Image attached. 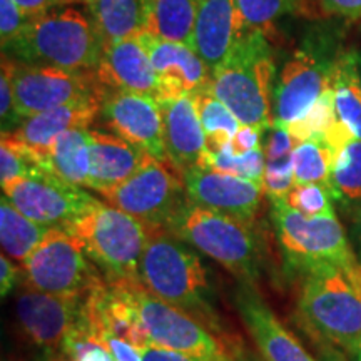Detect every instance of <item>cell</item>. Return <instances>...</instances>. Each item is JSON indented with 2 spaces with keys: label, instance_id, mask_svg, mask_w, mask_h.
<instances>
[{
  "label": "cell",
  "instance_id": "obj_1",
  "mask_svg": "<svg viewBox=\"0 0 361 361\" xmlns=\"http://www.w3.org/2000/svg\"><path fill=\"white\" fill-rule=\"evenodd\" d=\"M139 281L157 300L192 316L219 335H229L213 305L204 263L166 226L149 224L147 245L139 263Z\"/></svg>",
  "mask_w": 361,
  "mask_h": 361
},
{
  "label": "cell",
  "instance_id": "obj_2",
  "mask_svg": "<svg viewBox=\"0 0 361 361\" xmlns=\"http://www.w3.org/2000/svg\"><path fill=\"white\" fill-rule=\"evenodd\" d=\"M298 313L316 341L356 356L361 346V284L355 269L313 264L298 269Z\"/></svg>",
  "mask_w": 361,
  "mask_h": 361
},
{
  "label": "cell",
  "instance_id": "obj_3",
  "mask_svg": "<svg viewBox=\"0 0 361 361\" xmlns=\"http://www.w3.org/2000/svg\"><path fill=\"white\" fill-rule=\"evenodd\" d=\"M274 61L268 35L239 37L231 57L213 72L209 90L241 124L273 128Z\"/></svg>",
  "mask_w": 361,
  "mask_h": 361
},
{
  "label": "cell",
  "instance_id": "obj_4",
  "mask_svg": "<svg viewBox=\"0 0 361 361\" xmlns=\"http://www.w3.org/2000/svg\"><path fill=\"white\" fill-rule=\"evenodd\" d=\"M13 51L27 64L96 71L106 51L94 20L74 7L49 11L27 22Z\"/></svg>",
  "mask_w": 361,
  "mask_h": 361
},
{
  "label": "cell",
  "instance_id": "obj_5",
  "mask_svg": "<svg viewBox=\"0 0 361 361\" xmlns=\"http://www.w3.org/2000/svg\"><path fill=\"white\" fill-rule=\"evenodd\" d=\"M164 226L171 234L216 261L241 283L255 284L261 266V247L255 226L188 200Z\"/></svg>",
  "mask_w": 361,
  "mask_h": 361
},
{
  "label": "cell",
  "instance_id": "obj_6",
  "mask_svg": "<svg viewBox=\"0 0 361 361\" xmlns=\"http://www.w3.org/2000/svg\"><path fill=\"white\" fill-rule=\"evenodd\" d=\"M82 243L107 281H139L149 224L102 201H94L66 228Z\"/></svg>",
  "mask_w": 361,
  "mask_h": 361
},
{
  "label": "cell",
  "instance_id": "obj_7",
  "mask_svg": "<svg viewBox=\"0 0 361 361\" xmlns=\"http://www.w3.org/2000/svg\"><path fill=\"white\" fill-rule=\"evenodd\" d=\"M130 291L151 343L197 361H246L234 336L219 335L192 316L157 300L141 281H130Z\"/></svg>",
  "mask_w": 361,
  "mask_h": 361
},
{
  "label": "cell",
  "instance_id": "obj_8",
  "mask_svg": "<svg viewBox=\"0 0 361 361\" xmlns=\"http://www.w3.org/2000/svg\"><path fill=\"white\" fill-rule=\"evenodd\" d=\"M106 283L82 243L62 228H51L22 264V286L59 296H87Z\"/></svg>",
  "mask_w": 361,
  "mask_h": 361
},
{
  "label": "cell",
  "instance_id": "obj_9",
  "mask_svg": "<svg viewBox=\"0 0 361 361\" xmlns=\"http://www.w3.org/2000/svg\"><path fill=\"white\" fill-rule=\"evenodd\" d=\"M273 202V221L279 246L293 268L336 264L355 269L358 261L336 214L305 216L284 200Z\"/></svg>",
  "mask_w": 361,
  "mask_h": 361
},
{
  "label": "cell",
  "instance_id": "obj_10",
  "mask_svg": "<svg viewBox=\"0 0 361 361\" xmlns=\"http://www.w3.org/2000/svg\"><path fill=\"white\" fill-rule=\"evenodd\" d=\"M107 204L147 224H162L186 197L184 178L169 161L147 154L137 171L117 186L99 192Z\"/></svg>",
  "mask_w": 361,
  "mask_h": 361
},
{
  "label": "cell",
  "instance_id": "obj_11",
  "mask_svg": "<svg viewBox=\"0 0 361 361\" xmlns=\"http://www.w3.org/2000/svg\"><path fill=\"white\" fill-rule=\"evenodd\" d=\"M107 90L94 71L78 72L16 62L13 97L20 121L61 106L104 99Z\"/></svg>",
  "mask_w": 361,
  "mask_h": 361
},
{
  "label": "cell",
  "instance_id": "obj_12",
  "mask_svg": "<svg viewBox=\"0 0 361 361\" xmlns=\"http://www.w3.org/2000/svg\"><path fill=\"white\" fill-rule=\"evenodd\" d=\"M2 192L29 219L62 229L74 223L96 201L82 188L71 186L45 169L8 180L2 184Z\"/></svg>",
  "mask_w": 361,
  "mask_h": 361
},
{
  "label": "cell",
  "instance_id": "obj_13",
  "mask_svg": "<svg viewBox=\"0 0 361 361\" xmlns=\"http://www.w3.org/2000/svg\"><path fill=\"white\" fill-rule=\"evenodd\" d=\"M85 298L49 295L22 286L16 298L22 333L47 355H59L72 333L85 322Z\"/></svg>",
  "mask_w": 361,
  "mask_h": 361
},
{
  "label": "cell",
  "instance_id": "obj_14",
  "mask_svg": "<svg viewBox=\"0 0 361 361\" xmlns=\"http://www.w3.org/2000/svg\"><path fill=\"white\" fill-rule=\"evenodd\" d=\"M335 61H329L314 49H300L283 67L274 85V123L290 126L308 111L331 87Z\"/></svg>",
  "mask_w": 361,
  "mask_h": 361
},
{
  "label": "cell",
  "instance_id": "obj_15",
  "mask_svg": "<svg viewBox=\"0 0 361 361\" xmlns=\"http://www.w3.org/2000/svg\"><path fill=\"white\" fill-rule=\"evenodd\" d=\"M101 116L111 130L161 161H168L159 101L146 94L107 90Z\"/></svg>",
  "mask_w": 361,
  "mask_h": 361
},
{
  "label": "cell",
  "instance_id": "obj_16",
  "mask_svg": "<svg viewBox=\"0 0 361 361\" xmlns=\"http://www.w3.org/2000/svg\"><path fill=\"white\" fill-rule=\"evenodd\" d=\"M189 202L255 226L266 196L261 184L238 176L192 168L183 174Z\"/></svg>",
  "mask_w": 361,
  "mask_h": 361
},
{
  "label": "cell",
  "instance_id": "obj_17",
  "mask_svg": "<svg viewBox=\"0 0 361 361\" xmlns=\"http://www.w3.org/2000/svg\"><path fill=\"white\" fill-rule=\"evenodd\" d=\"M146 45L157 80V101L192 97L209 89L213 72L189 45L171 42L144 32L139 35Z\"/></svg>",
  "mask_w": 361,
  "mask_h": 361
},
{
  "label": "cell",
  "instance_id": "obj_18",
  "mask_svg": "<svg viewBox=\"0 0 361 361\" xmlns=\"http://www.w3.org/2000/svg\"><path fill=\"white\" fill-rule=\"evenodd\" d=\"M234 306L264 361H318L279 322L252 283H239Z\"/></svg>",
  "mask_w": 361,
  "mask_h": 361
},
{
  "label": "cell",
  "instance_id": "obj_19",
  "mask_svg": "<svg viewBox=\"0 0 361 361\" xmlns=\"http://www.w3.org/2000/svg\"><path fill=\"white\" fill-rule=\"evenodd\" d=\"M102 102L104 99H92V101L56 107L42 114L27 117L16 129L2 130V133H7L13 141L32 152L44 169V157L52 142L67 130L89 128L101 114Z\"/></svg>",
  "mask_w": 361,
  "mask_h": 361
},
{
  "label": "cell",
  "instance_id": "obj_20",
  "mask_svg": "<svg viewBox=\"0 0 361 361\" xmlns=\"http://www.w3.org/2000/svg\"><path fill=\"white\" fill-rule=\"evenodd\" d=\"M94 72L104 87L146 94L157 99L156 72L139 35L106 47Z\"/></svg>",
  "mask_w": 361,
  "mask_h": 361
},
{
  "label": "cell",
  "instance_id": "obj_21",
  "mask_svg": "<svg viewBox=\"0 0 361 361\" xmlns=\"http://www.w3.org/2000/svg\"><path fill=\"white\" fill-rule=\"evenodd\" d=\"M159 106L168 161L184 174L196 168L201 154L206 151V134L200 114L192 97L159 101Z\"/></svg>",
  "mask_w": 361,
  "mask_h": 361
},
{
  "label": "cell",
  "instance_id": "obj_22",
  "mask_svg": "<svg viewBox=\"0 0 361 361\" xmlns=\"http://www.w3.org/2000/svg\"><path fill=\"white\" fill-rule=\"evenodd\" d=\"M239 40L238 12L234 0H197L194 25V51L211 72L231 57Z\"/></svg>",
  "mask_w": 361,
  "mask_h": 361
},
{
  "label": "cell",
  "instance_id": "obj_23",
  "mask_svg": "<svg viewBox=\"0 0 361 361\" xmlns=\"http://www.w3.org/2000/svg\"><path fill=\"white\" fill-rule=\"evenodd\" d=\"M147 152L117 134L90 129V179L89 189L97 194L130 178Z\"/></svg>",
  "mask_w": 361,
  "mask_h": 361
},
{
  "label": "cell",
  "instance_id": "obj_24",
  "mask_svg": "<svg viewBox=\"0 0 361 361\" xmlns=\"http://www.w3.org/2000/svg\"><path fill=\"white\" fill-rule=\"evenodd\" d=\"M89 7L104 47L147 32L149 0H92Z\"/></svg>",
  "mask_w": 361,
  "mask_h": 361
},
{
  "label": "cell",
  "instance_id": "obj_25",
  "mask_svg": "<svg viewBox=\"0 0 361 361\" xmlns=\"http://www.w3.org/2000/svg\"><path fill=\"white\" fill-rule=\"evenodd\" d=\"M44 169L75 188H89L90 129H71L52 142L44 157Z\"/></svg>",
  "mask_w": 361,
  "mask_h": 361
},
{
  "label": "cell",
  "instance_id": "obj_26",
  "mask_svg": "<svg viewBox=\"0 0 361 361\" xmlns=\"http://www.w3.org/2000/svg\"><path fill=\"white\" fill-rule=\"evenodd\" d=\"M333 102L336 121L355 139H361V78L360 59L343 56L333 67Z\"/></svg>",
  "mask_w": 361,
  "mask_h": 361
},
{
  "label": "cell",
  "instance_id": "obj_27",
  "mask_svg": "<svg viewBox=\"0 0 361 361\" xmlns=\"http://www.w3.org/2000/svg\"><path fill=\"white\" fill-rule=\"evenodd\" d=\"M49 226L39 224L29 219L11 204L6 196L0 202V241H2L4 255L24 264L25 259L35 251L44 238L47 236Z\"/></svg>",
  "mask_w": 361,
  "mask_h": 361
},
{
  "label": "cell",
  "instance_id": "obj_28",
  "mask_svg": "<svg viewBox=\"0 0 361 361\" xmlns=\"http://www.w3.org/2000/svg\"><path fill=\"white\" fill-rule=\"evenodd\" d=\"M147 32L194 49L197 0H149Z\"/></svg>",
  "mask_w": 361,
  "mask_h": 361
},
{
  "label": "cell",
  "instance_id": "obj_29",
  "mask_svg": "<svg viewBox=\"0 0 361 361\" xmlns=\"http://www.w3.org/2000/svg\"><path fill=\"white\" fill-rule=\"evenodd\" d=\"M192 101L206 134V151L216 154L231 144V139L241 128V123L209 89L194 94Z\"/></svg>",
  "mask_w": 361,
  "mask_h": 361
},
{
  "label": "cell",
  "instance_id": "obj_30",
  "mask_svg": "<svg viewBox=\"0 0 361 361\" xmlns=\"http://www.w3.org/2000/svg\"><path fill=\"white\" fill-rule=\"evenodd\" d=\"M336 152L322 137L300 142L293 151L296 184H323L331 189L333 162Z\"/></svg>",
  "mask_w": 361,
  "mask_h": 361
},
{
  "label": "cell",
  "instance_id": "obj_31",
  "mask_svg": "<svg viewBox=\"0 0 361 361\" xmlns=\"http://www.w3.org/2000/svg\"><path fill=\"white\" fill-rule=\"evenodd\" d=\"M331 194L345 204L361 201V139H351L336 152Z\"/></svg>",
  "mask_w": 361,
  "mask_h": 361
},
{
  "label": "cell",
  "instance_id": "obj_32",
  "mask_svg": "<svg viewBox=\"0 0 361 361\" xmlns=\"http://www.w3.org/2000/svg\"><path fill=\"white\" fill-rule=\"evenodd\" d=\"M234 4L239 37L252 32H261L269 37L273 25L291 11L295 0H234Z\"/></svg>",
  "mask_w": 361,
  "mask_h": 361
},
{
  "label": "cell",
  "instance_id": "obj_33",
  "mask_svg": "<svg viewBox=\"0 0 361 361\" xmlns=\"http://www.w3.org/2000/svg\"><path fill=\"white\" fill-rule=\"evenodd\" d=\"M209 169L216 173L238 176V178L255 180L263 186V178L266 171V152L264 147L255 149L247 154L236 156L233 152L231 144L221 149L219 152L209 154Z\"/></svg>",
  "mask_w": 361,
  "mask_h": 361
},
{
  "label": "cell",
  "instance_id": "obj_34",
  "mask_svg": "<svg viewBox=\"0 0 361 361\" xmlns=\"http://www.w3.org/2000/svg\"><path fill=\"white\" fill-rule=\"evenodd\" d=\"M51 361H116L101 338L90 328L85 313V322L72 333L59 355H47Z\"/></svg>",
  "mask_w": 361,
  "mask_h": 361
},
{
  "label": "cell",
  "instance_id": "obj_35",
  "mask_svg": "<svg viewBox=\"0 0 361 361\" xmlns=\"http://www.w3.org/2000/svg\"><path fill=\"white\" fill-rule=\"evenodd\" d=\"M336 123L335 102H333V89L329 87L326 92L319 97V101L314 104L308 111L303 119H300L295 124L284 126L290 130L293 137L298 142L308 141V139L323 137L329 129Z\"/></svg>",
  "mask_w": 361,
  "mask_h": 361
},
{
  "label": "cell",
  "instance_id": "obj_36",
  "mask_svg": "<svg viewBox=\"0 0 361 361\" xmlns=\"http://www.w3.org/2000/svg\"><path fill=\"white\" fill-rule=\"evenodd\" d=\"M331 189L323 184H296L286 196L288 206L305 216L335 214Z\"/></svg>",
  "mask_w": 361,
  "mask_h": 361
},
{
  "label": "cell",
  "instance_id": "obj_37",
  "mask_svg": "<svg viewBox=\"0 0 361 361\" xmlns=\"http://www.w3.org/2000/svg\"><path fill=\"white\" fill-rule=\"evenodd\" d=\"M295 186L293 156L278 161H266L263 189L269 200H286V196Z\"/></svg>",
  "mask_w": 361,
  "mask_h": 361
},
{
  "label": "cell",
  "instance_id": "obj_38",
  "mask_svg": "<svg viewBox=\"0 0 361 361\" xmlns=\"http://www.w3.org/2000/svg\"><path fill=\"white\" fill-rule=\"evenodd\" d=\"M13 71H16V61L2 57V75H0V116H2V126H13V129L22 121L16 111V97H13Z\"/></svg>",
  "mask_w": 361,
  "mask_h": 361
},
{
  "label": "cell",
  "instance_id": "obj_39",
  "mask_svg": "<svg viewBox=\"0 0 361 361\" xmlns=\"http://www.w3.org/2000/svg\"><path fill=\"white\" fill-rule=\"evenodd\" d=\"M27 22L29 19L13 0H0V39H2L4 51H7L20 37Z\"/></svg>",
  "mask_w": 361,
  "mask_h": 361
},
{
  "label": "cell",
  "instance_id": "obj_40",
  "mask_svg": "<svg viewBox=\"0 0 361 361\" xmlns=\"http://www.w3.org/2000/svg\"><path fill=\"white\" fill-rule=\"evenodd\" d=\"M298 144L300 142L293 137L290 130L284 128L283 124L274 123L273 128H269V137L264 146L266 161H278L293 156V151H295Z\"/></svg>",
  "mask_w": 361,
  "mask_h": 361
},
{
  "label": "cell",
  "instance_id": "obj_41",
  "mask_svg": "<svg viewBox=\"0 0 361 361\" xmlns=\"http://www.w3.org/2000/svg\"><path fill=\"white\" fill-rule=\"evenodd\" d=\"M266 129L268 128H263V126L241 124V128L238 129V133L234 134V137L231 139V149L234 154H247V152L255 151V149L264 147L263 135Z\"/></svg>",
  "mask_w": 361,
  "mask_h": 361
},
{
  "label": "cell",
  "instance_id": "obj_42",
  "mask_svg": "<svg viewBox=\"0 0 361 361\" xmlns=\"http://www.w3.org/2000/svg\"><path fill=\"white\" fill-rule=\"evenodd\" d=\"M20 278L22 266L16 264V261L2 255V258H0V293H2V298H6L20 283Z\"/></svg>",
  "mask_w": 361,
  "mask_h": 361
},
{
  "label": "cell",
  "instance_id": "obj_43",
  "mask_svg": "<svg viewBox=\"0 0 361 361\" xmlns=\"http://www.w3.org/2000/svg\"><path fill=\"white\" fill-rule=\"evenodd\" d=\"M319 6L326 13L340 16L345 19H361V0H318Z\"/></svg>",
  "mask_w": 361,
  "mask_h": 361
},
{
  "label": "cell",
  "instance_id": "obj_44",
  "mask_svg": "<svg viewBox=\"0 0 361 361\" xmlns=\"http://www.w3.org/2000/svg\"><path fill=\"white\" fill-rule=\"evenodd\" d=\"M109 348L111 355L114 356L116 361H142V351L128 341L119 340V338L107 336L102 340Z\"/></svg>",
  "mask_w": 361,
  "mask_h": 361
},
{
  "label": "cell",
  "instance_id": "obj_45",
  "mask_svg": "<svg viewBox=\"0 0 361 361\" xmlns=\"http://www.w3.org/2000/svg\"><path fill=\"white\" fill-rule=\"evenodd\" d=\"M142 361H197L191 358V356H186L183 353H178V351L161 348V346L151 345L147 348L142 350Z\"/></svg>",
  "mask_w": 361,
  "mask_h": 361
},
{
  "label": "cell",
  "instance_id": "obj_46",
  "mask_svg": "<svg viewBox=\"0 0 361 361\" xmlns=\"http://www.w3.org/2000/svg\"><path fill=\"white\" fill-rule=\"evenodd\" d=\"M13 2L29 20L49 12L51 7H56V0H13Z\"/></svg>",
  "mask_w": 361,
  "mask_h": 361
},
{
  "label": "cell",
  "instance_id": "obj_47",
  "mask_svg": "<svg viewBox=\"0 0 361 361\" xmlns=\"http://www.w3.org/2000/svg\"><path fill=\"white\" fill-rule=\"evenodd\" d=\"M318 361H348V358L340 353L336 346L324 341H318Z\"/></svg>",
  "mask_w": 361,
  "mask_h": 361
},
{
  "label": "cell",
  "instance_id": "obj_48",
  "mask_svg": "<svg viewBox=\"0 0 361 361\" xmlns=\"http://www.w3.org/2000/svg\"><path fill=\"white\" fill-rule=\"evenodd\" d=\"M355 236H356V245H358L360 255H361V207L356 213V219H355Z\"/></svg>",
  "mask_w": 361,
  "mask_h": 361
},
{
  "label": "cell",
  "instance_id": "obj_49",
  "mask_svg": "<svg viewBox=\"0 0 361 361\" xmlns=\"http://www.w3.org/2000/svg\"><path fill=\"white\" fill-rule=\"evenodd\" d=\"M69 4H85V6H90L92 0H56V6H69Z\"/></svg>",
  "mask_w": 361,
  "mask_h": 361
},
{
  "label": "cell",
  "instance_id": "obj_50",
  "mask_svg": "<svg viewBox=\"0 0 361 361\" xmlns=\"http://www.w3.org/2000/svg\"><path fill=\"white\" fill-rule=\"evenodd\" d=\"M355 274H356V279H358L360 284H361V264H360V263L356 264V268H355Z\"/></svg>",
  "mask_w": 361,
  "mask_h": 361
},
{
  "label": "cell",
  "instance_id": "obj_51",
  "mask_svg": "<svg viewBox=\"0 0 361 361\" xmlns=\"http://www.w3.org/2000/svg\"><path fill=\"white\" fill-rule=\"evenodd\" d=\"M355 360H356V361H361V346H360L358 353H356V356H355Z\"/></svg>",
  "mask_w": 361,
  "mask_h": 361
},
{
  "label": "cell",
  "instance_id": "obj_52",
  "mask_svg": "<svg viewBox=\"0 0 361 361\" xmlns=\"http://www.w3.org/2000/svg\"><path fill=\"white\" fill-rule=\"evenodd\" d=\"M360 78H361V57H360Z\"/></svg>",
  "mask_w": 361,
  "mask_h": 361
}]
</instances>
